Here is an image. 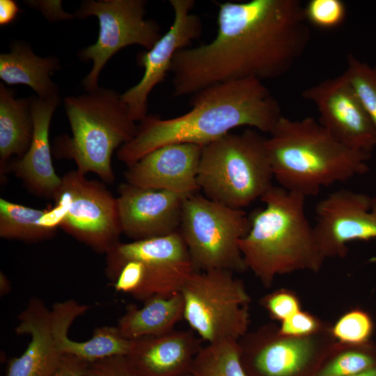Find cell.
<instances>
[{"label": "cell", "instance_id": "cell-1", "mask_svg": "<svg viewBox=\"0 0 376 376\" xmlns=\"http://www.w3.org/2000/svg\"><path fill=\"white\" fill-rule=\"evenodd\" d=\"M304 8L299 0L219 3L215 38L175 55L170 71L173 95H194L233 80L263 81L285 74L310 40Z\"/></svg>", "mask_w": 376, "mask_h": 376}, {"label": "cell", "instance_id": "cell-2", "mask_svg": "<svg viewBox=\"0 0 376 376\" xmlns=\"http://www.w3.org/2000/svg\"><path fill=\"white\" fill-rule=\"evenodd\" d=\"M191 105L187 113L169 119L148 115L135 136L118 150V160L129 166L146 154L175 143L203 147L239 127L269 134L282 116L277 100L256 79L208 86L194 94Z\"/></svg>", "mask_w": 376, "mask_h": 376}, {"label": "cell", "instance_id": "cell-3", "mask_svg": "<svg viewBox=\"0 0 376 376\" xmlns=\"http://www.w3.org/2000/svg\"><path fill=\"white\" fill-rule=\"evenodd\" d=\"M260 200L265 207L250 217V230L239 244L247 269L265 288L279 275L318 272L325 259L305 212L306 197L273 185Z\"/></svg>", "mask_w": 376, "mask_h": 376}, {"label": "cell", "instance_id": "cell-4", "mask_svg": "<svg viewBox=\"0 0 376 376\" xmlns=\"http://www.w3.org/2000/svg\"><path fill=\"white\" fill-rule=\"evenodd\" d=\"M266 146L280 187L306 198L369 171L371 155L346 147L313 117L292 120L282 116Z\"/></svg>", "mask_w": 376, "mask_h": 376}, {"label": "cell", "instance_id": "cell-5", "mask_svg": "<svg viewBox=\"0 0 376 376\" xmlns=\"http://www.w3.org/2000/svg\"><path fill=\"white\" fill-rule=\"evenodd\" d=\"M72 137L59 141V153L72 159L83 174L94 173L103 182L115 180L114 150L130 142L138 126L117 91L105 88L64 99Z\"/></svg>", "mask_w": 376, "mask_h": 376}, {"label": "cell", "instance_id": "cell-6", "mask_svg": "<svg viewBox=\"0 0 376 376\" xmlns=\"http://www.w3.org/2000/svg\"><path fill=\"white\" fill-rule=\"evenodd\" d=\"M267 138L249 128L203 147L197 182L207 198L243 210L273 186Z\"/></svg>", "mask_w": 376, "mask_h": 376}, {"label": "cell", "instance_id": "cell-7", "mask_svg": "<svg viewBox=\"0 0 376 376\" xmlns=\"http://www.w3.org/2000/svg\"><path fill=\"white\" fill-rule=\"evenodd\" d=\"M105 273L120 292L144 302L180 292L195 272L179 231L166 236L119 242L106 254Z\"/></svg>", "mask_w": 376, "mask_h": 376}, {"label": "cell", "instance_id": "cell-8", "mask_svg": "<svg viewBox=\"0 0 376 376\" xmlns=\"http://www.w3.org/2000/svg\"><path fill=\"white\" fill-rule=\"evenodd\" d=\"M250 228V217L243 210L197 194L184 200L179 233L195 272L246 271L239 244Z\"/></svg>", "mask_w": 376, "mask_h": 376}, {"label": "cell", "instance_id": "cell-9", "mask_svg": "<svg viewBox=\"0 0 376 376\" xmlns=\"http://www.w3.org/2000/svg\"><path fill=\"white\" fill-rule=\"evenodd\" d=\"M180 293L184 320L202 340L238 341L249 331L251 299L233 272H194Z\"/></svg>", "mask_w": 376, "mask_h": 376}, {"label": "cell", "instance_id": "cell-10", "mask_svg": "<svg viewBox=\"0 0 376 376\" xmlns=\"http://www.w3.org/2000/svg\"><path fill=\"white\" fill-rule=\"evenodd\" d=\"M330 324L314 335H282L269 322L239 340L242 364L249 376H316L337 341Z\"/></svg>", "mask_w": 376, "mask_h": 376}, {"label": "cell", "instance_id": "cell-11", "mask_svg": "<svg viewBox=\"0 0 376 376\" xmlns=\"http://www.w3.org/2000/svg\"><path fill=\"white\" fill-rule=\"evenodd\" d=\"M53 200L61 217L59 227L79 242L104 254L120 242L117 198L102 182L69 171Z\"/></svg>", "mask_w": 376, "mask_h": 376}, {"label": "cell", "instance_id": "cell-12", "mask_svg": "<svg viewBox=\"0 0 376 376\" xmlns=\"http://www.w3.org/2000/svg\"><path fill=\"white\" fill-rule=\"evenodd\" d=\"M146 4L143 0H90L77 10L76 15L80 18L97 17L100 26L96 42L79 53L81 60L93 63L83 80L87 93L100 88L101 70L119 50L132 45L148 50L162 36L159 25L145 18Z\"/></svg>", "mask_w": 376, "mask_h": 376}, {"label": "cell", "instance_id": "cell-13", "mask_svg": "<svg viewBox=\"0 0 376 376\" xmlns=\"http://www.w3.org/2000/svg\"><path fill=\"white\" fill-rule=\"evenodd\" d=\"M315 237L322 256L344 258L347 244L376 239V198L341 189L316 205Z\"/></svg>", "mask_w": 376, "mask_h": 376}, {"label": "cell", "instance_id": "cell-14", "mask_svg": "<svg viewBox=\"0 0 376 376\" xmlns=\"http://www.w3.org/2000/svg\"><path fill=\"white\" fill-rule=\"evenodd\" d=\"M319 112V123L346 147L371 155L376 129L346 74L323 80L302 92Z\"/></svg>", "mask_w": 376, "mask_h": 376}, {"label": "cell", "instance_id": "cell-15", "mask_svg": "<svg viewBox=\"0 0 376 376\" xmlns=\"http://www.w3.org/2000/svg\"><path fill=\"white\" fill-rule=\"evenodd\" d=\"M170 4L174 15L171 26L152 48L138 55L137 63L144 68L143 75L136 85L120 94L135 122H141L148 116V96L171 71L176 53L188 47L202 33L201 19L192 13L194 0H171Z\"/></svg>", "mask_w": 376, "mask_h": 376}, {"label": "cell", "instance_id": "cell-16", "mask_svg": "<svg viewBox=\"0 0 376 376\" xmlns=\"http://www.w3.org/2000/svg\"><path fill=\"white\" fill-rule=\"evenodd\" d=\"M117 197L122 233L134 241L159 237L179 231L187 198L165 190L137 187L127 182Z\"/></svg>", "mask_w": 376, "mask_h": 376}, {"label": "cell", "instance_id": "cell-17", "mask_svg": "<svg viewBox=\"0 0 376 376\" xmlns=\"http://www.w3.org/2000/svg\"><path fill=\"white\" fill-rule=\"evenodd\" d=\"M203 146L175 143L159 148L128 166L126 182L146 189L165 190L185 197L197 194L198 166Z\"/></svg>", "mask_w": 376, "mask_h": 376}, {"label": "cell", "instance_id": "cell-18", "mask_svg": "<svg viewBox=\"0 0 376 376\" xmlns=\"http://www.w3.org/2000/svg\"><path fill=\"white\" fill-rule=\"evenodd\" d=\"M30 100L33 123L32 140L26 152L13 162L11 167L31 193L54 199L61 187L62 178L56 174L53 166L49 132L60 96L33 97Z\"/></svg>", "mask_w": 376, "mask_h": 376}, {"label": "cell", "instance_id": "cell-19", "mask_svg": "<svg viewBox=\"0 0 376 376\" xmlns=\"http://www.w3.org/2000/svg\"><path fill=\"white\" fill-rule=\"evenodd\" d=\"M202 341L191 331L173 329L132 340L125 357L138 376H179L191 372Z\"/></svg>", "mask_w": 376, "mask_h": 376}, {"label": "cell", "instance_id": "cell-20", "mask_svg": "<svg viewBox=\"0 0 376 376\" xmlns=\"http://www.w3.org/2000/svg\"><path fill=\"white\" fill-rule=\"evenodd\" d=\"M17 318L15 333L29 335L31 340L19 357L9 360L6 376H52L63 354L53 334L51 310L33 297Z\"/></svg>", "mask_w": 376, "mask_h": 376}, {"label": "cell", "instance_id": "cell-21", "mask_svg": "<svg viewBox=\"0 0 376 376\" xmlns=\"http://www.w3.org/2000/svg\"><path fill=\"white\" fill-rule=\"evenodd\" d=\"M89 307L73 299L55 303L51 310L52 331L62 354L76 356L90 363L115 356H126L132 340L125 338L117 326H102L93 330L91 338L76 341L70 338L68 331L78 317Z\"/></svg>", "mask_w": 376, "mask_h": 376}, {"label": "cell", "instance_id": "cell-22", "mask_svg": "<svg viewBox=\"0 0 376 376\" xmlns=\"http://www.w3.org/2000/svg\"><path fill=\"white\" fill-rule=\"evenodd\" d=\"M184 319V300L180 292L171 296H155L143 302L126 306L118 319L117 327L127 339L159 336L175 329Z\"/></svg>", "mask_w": 376, "mask_h": 376}, {"label": "cell", "instance_id": "cell-23", "mask_svg": "<svg viewBox=\"0 0 376 376\" xmlns=\"http://www.w3.org/2000/svg\"><path fill=\"white\" fill-rule=\"evenodd\" d=\"M58 69L57 58L38 56L20 42L15 43L10 53L0 55V78L10 85H27L40 98L58 95V87L50 78Z\"/></svg>", "mask_w": 376, "mask_h": 376}, {"label": "cell", "instance_id": "cell-24", "mask_svg": "<svg viewBox=\"0 0 376 376\" xmlns=\"http://www.w3.org/2000/svg\"><path fill=\"white\" fill-rule=\"evenodd\" d=\"M31 100L15 98L12 89L0 84V167L1 175L14 155L22 157L33 137Z\"/></svg>", "mask_w": 376, "mask_h": 376}, {"label": "cell", "instance_id": "cell-25", "mask_svg": "<svg viewBox=\"0 0 376 376\" xmlns=\"http://www.w3.org/2000/svg\"><path fill=\"white\" fill-rule=\"evenodd\" d=\"M61 214L54 205L35 209L0 198V237L5 240L34 243L54 236Z\"/></svg>", "mask_w": 376, "mask_h": 376}, {"label": "cell", "instance_id": "cell-26", "mask_svg": "<svg viewBox=\"0 0 376 376\" xmlns=\"http://www.w3.org/2000/svg\"><path fill=\"white\" fill-rule=\"evenodd\" d=\"M194 376H249L240 358L238 341L226 340L203 346L193 361Z\"/></svg>", "mask_w": 376, "mask_h": 376}, {"label": "cell", "instance_id": "cell-27", "mask_svg": "<svg viewBox=\"0 0 376 376\" xmlns=\"http://www.w3.org/2000/svg\"><path fill=\"white\" fill-rule=\"evenodd\" d=\"M376 366V343L347 345L336 343L316 376H352Z\"/></svg>", "mask_w": 376, "mask_h": 376}, {"label": "cell", "instance_id": "cell-28", "mask_svg": "<svg viewBox=\"0 0 376 376\" xmlns=\"http://www.w3.org/2000/svg\"><path fill=\"white\" fill-rule=\"evenodd\" d=\"M374 330L372 316L360 308L347 311L331 327L334 339L347 345H361L370 342Z\"/></svg>", "mask_w": 376, "mask_h": 376}, {"label": "cell", "instance_id": "cell-29", "mask_svg": "<svg viewBox=\"0 0 376 376\" xmlns=\"http://www.w3.org/2000/svg\"><path fill=\"white\" fill-rule=\"evenodd\" d=\"M347 66L344 72L376 129V66L347 56Z\"/></svg>", "mask_w": 376, "mask_h": 376}, {"label": "cell", "instance_id": "cell-30", "mask_svg": "<svg viewBox=\"0 0 376 376\" xmlns=\"http://www.w3.org/2000/svg\"><path fill=\"white\" fill-rule=\"evenodd\" d=\"M306 21L322 29L339 26L346 16V7L340 0H311L304 8Z\"/></svg>", "mask_w": 376, "mask_h": 376}, {"label": "cell", "instance_id": "cell-31", "mask_svg": "<svg viewBox=\"0 0 376 376\" xmlns=\"http://www.w3.org/2000/svg\"><path fill=\"white\" fill-rule=\"evenodd\" d=\"M259 302L272 320L280 322L301 310L299 297L288 288L275 290L263 296Z\"/></svg>", "mask_w": 376, "mask_h": 376}, {"label": "cell", "instance_id": "cell-32", "mask_svg": "<svg viewBox=\"0 0 376 376\" xmlns=\"http://www.w3.org/2000/svg\"><path fill=\"white\" fill-rule=\"evenodd\" d=\"M329 325L313 314L301 310L281 322L279 331L284 336L304 337L318 334Z\"/></svg>", "mask_w": 376, "mask_h": 376}, {"label": "cell", "instance_id": "cell-33", "mask_svg": "<svg viewBox=\"0 0 376 376\" xmlns=\"http://www.w3.org/2000/svg\"><path fill=\"white\" fill-rule=\"evenodd\" d=\"M84 376H138L125 356H115L90 363Z\"/></svg>", "mask_w": 376, "mask_h": 376}, {"label": "cell", "instance_id": "cell-34", "mask_svg": "<svg viewBox=\"0 0 376 376\" xmlns=\"http://www.w3.org/2000/svg\"><path fill=\"white\" fill-rule=\"evenodd\" d=\"M89 363L76 356L63 354L61 363L52 376H84Z\"/></svg>", "mask_w": 376, "mask_h": 376}, {"label": "cell", "instance_id": "cell-35", "mask_svg": "<svg viewBox=\"0 0 376 376\" xmlns=\"http://www.w3.org/2000/svg\"><path fill=\"white\" fill-rule=\"evenodd\" d=\"M19 12L17 3L13 0L0 1V24L4 26L12 22Z\"/></svg>", "mask_w": 376, "mask_h": 376}, {"label": "cell", "instance_id": "cell-36", "mask_svg": "<svg viewBox=\"0 0 376 376\" xmlns=\"http://www.w3.org/2000/svg\"><path fill=\"white\" fill-rule=\"evenodd\" d=\"M11 283L8 276L3 272H0V295L5 296L11 290Z\"/></svg>", "mask_w": 376, "mask_h": 376}, {"label": "cell", "instance_id": "cell-37", "mask_svg": "<svg viewBox=\"0 0 376 376\" xmlns=\"http://www.w3.org/2000/svg\"><path fill=\"white\" fill-rule=\"evenodd\" d=\"M352 376H376V366L366 371Z\"/></svg>", "mask_w": 376, "mask_h": 376}, {"label": "cell", "instance_id": "cell-38", "mask_svg": "<svg viewBox=\"0 0 376 376\" xmlns=\"http://www.w3.org/2000/svg\"><path fill=\"white\" fill-rule=\"evenodd\" d=\"M179 376H194V375L190 372V373H185Z\"/></svg>", "mask_w": 376, "mask_h": 376}]
</instances>
